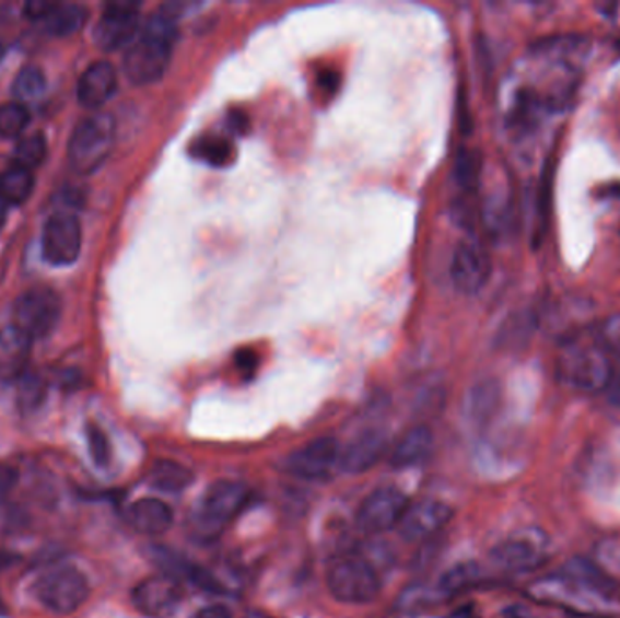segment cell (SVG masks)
<instances>
[{
    "instance_id": "obj_12",
    "label": "cell",
    "mask_w": 620,
    "mask_h": 618,
    "mask_svg": "<svg viewBox=\"0 0 620 618\" xmlns=\"http://www.w3.org/2000/svg\"><path fill=\"white\" fill-rule=\"evenodd\" d=\"M340 452L335 438L313 439L286 455L285 470L303 481H324L340 466Z\"/></svg>"
},
{
    "instance_id": "obj_13",
    "label": "cell",
    "mask_w": 620,
    "mask_h": 618,
    "mask_svg": "<svg viewBox=\"0 0 620 618\" xmlns=\"http://www.w3.org/2000/svg\"><path fill=\"white\" fill-rule=\"evenodd\" d=\"M82 248V225L71 212H57L44 225L43 253L49 264L71 265Z\"/></svg>"
},
{
    "instance_id": "obj_18",
    "label": "cell",
    "mask_w": 620,
    "mask_h": 618,
    "mask_svg": "<svg viewBox=\"0 0 620 618\" xmlns=\"http://www.w3.org/2000/svg\"><path fill=\"white\" fill-rule=\"evenodd\" d=\"M117 69L106 60L91 63L79 80V102L87 109L104 106L117 91Z\"/></svg>"
},
{
    "instance_id": "obj_24",
    "label": "cell",
    "mask_w": 620,
    "mask_h": 618,
    "mask_svg": "<svg viewBox=\"0 0 620 618\" xmlns=\"http://www.w3.org/2000/svg\"><path fill=\"white\" fill-rule=\"evenodd\" d=\"M33 187H35V178L32 171L11 165L10 170H5L0 176V198L8 206H21L32 196Z\"/></svg>"
},
{
    "instance_id": "obj_19",
    "label": "cell",
    "mask_w": 620,
    "mask_h": 618,
    "mask_svg": "<svg viewBox=\"0 0 620 618\" xmlns=\"http://www.w3.org/2000/svg\"><path fill=\"white\" fill-rule=\"evenodd\" d=\"M32 343V339L13 325L0 330V381L13 383L26 374Z\"/></svg>"
},
{
    "instance_id": "obj_33",
    "label": "cell",
    "mask_w": 620,
    "mask_h": 618,
    "mask_svg": "<svg viewBox=\"0 0 620 618\" xmlns=\"http://www.w3.org/2000/svg\"><path fill=\"white\" fill-rule=\"evenodd\" d=\"M85 438H87L91 459L95 460V465H109V460H112V444H109L106 432H104L98 424L87 423V427H85Z\"/></svg>"
},
{
    "instance_id": "obj_34",
    "label": "cell",
    "mask_w": 620,
    "mask_h": 618,
    "mask_svg": "<svg viewBox=\"0 0 620 618\" xmlns=\"http://www.w3.org/2000/svg\"><path fill=\"white\" fill-rule=\"evenodd\" d=\"M481 162L473 151H461L456 162V178L465 189L478 186Z\"/></svg>"
},
{
    "instance_id": "obj_45",
    "label": "cell",
    "mask_w": 620,
    "mask_h": 618,
    "mask_svg": "<svg viewBox=\"0 0 620 618\" xmlns=\"http://www.w3.org/2000/svg\"><path fill=\"white\" fill-rule=\"evenodd\" d=\"M5 615V604L2 600V595H0V617H4Z\"/></svg>"
},
{
    "instance_id": "obj_42",
    "label": "cell",
    "mask_w": 620,
    "mask_h": 618,
    "mask_svg": "<svg viewBox=\"0 0 620 618\" xmlns=\"http://www.w3.org/2000/svg\"><path fill=\"white\" fill-rule=\"evenodd\" d=\"M319 85H321V90L336 91L338 90V77H336L335 73L321 74V82H319Z\"/></svg>"
},
{
    "instance_id": "obj_37",
    "label": "cell",
    "mask_w": 620,
    "mask_h": 618,
    "mask_svg": "<svg viewBox=\"0 0 620 618\" xmlns=\"http://www.w3.org/2000/svg\"><path fill=\"white\" fill-rule=\"evenodd\" d=\"M16 482H19V471L13 466L0 463V497L8 495L16 487Z\"/></svg>"
},
{
    "instance_id": "obj_41",
    "label": "cell",
    "mask_w": 620,
    "mask_h": 618,
    "mask_svg": "<svg viewBox=\"0 0 620 618\" xmlns=\"http://www.w3.org/2000/svg\"><path fill=\"white\" fill-rule=\"evenodd\" d=\"M229 120L233 124L234 131L245 132V129H247V117L242 112L231 113Z\"/></svg>"
},
{
    "instance_id": "obj_21",
    "label": "cell",
    "mask_w": 620,
    "mask_h": 618,
    "mask_svg": "<svg viewBox=\"0 0 620 618\" xmlns=\"http://www.w3.org/2000/svg\"><path fill=\"white\" fill-rule=\"evenodd\" d=\"M434 448V433L429 427L419 424L399 438L398 443L394 444L388 452V460L394 468H409L419 465L429 457Z\"/></svg>"
},
{
    "instance_id": "obj_30",
    "label": "cell",
    "mask_w": 620,
    "mask_h": 618,
    "mask_svg": "<svg viewBox=\"0 0 620 618\" xmlns=\"http://www.w3.org/2000/svg\"><path fill=\"white\" fill-rule=\"evenodd\" d=\"M30 124V113L22 102H8L0 106V137H21Z\"/></svg>"
},
{
    "instance_id": "obj_46",
    "label": "cell",
    "mask_w": 620,
    "mask_h": 618,
    "mask_svg": "<svg viewBox=\"0 0 620 618\" xmlns=\"http://www.w3.org/2000/svg\"><path fill=\"white\" fill-rule=\"evenodd\" d=\"M613 381H617V383H619L620 386V366H619V371H616V380Z\"/></svg>"
},
{
    "instance_id": "obj_16",
    "label": "cell",
    "mask_w": 620,
    "mask_h": 618,
    "mask_svg": "<svg viewBox=\"0 0 620 618\" xmlns=\"http://www.w3.org/2000/svg\"><path fill=\"white\" fill-rule=\"evenodd\" d=\"M454 518V510L446 502L418 501L410 502L401 523H399V535L407 543H423L441 534Z\"/></svg>"
},
{
    "instance_id": "obj_39",
    "label": "cell",
    "mask_w": 620,
    "mask_h": 618,
    "mask_svg": "<svg viewBox=\"0 0 620 618\" xmlns=\"http://www.w3.org/2000/svg\"><path fill=\"white\" fill-rule=\"evenodd\" d=\"M191 618H233V614L222 604H212V606L198 609L197 614L192 615Z\"/></svg>"
},
{
    "instance_id": "obj_22",
    "label": "cell",
    "mask_w": 620,
    "mask_h": 618,
    "mask_svg": "<svg viewBox=\"0 0 620 618\" xmlns=\"http://www.w3.org/2000/svg\"><path fill=\"white\" fill-rule=\"evenodd\" d=\"M501 405V386L495 380L479 381L468 392L467 416L476 427H484L492 421Z\"/></svg>"
},
{
    "instance_id": "obj_27",
    "label": "cell",
    "mask_w": 620,
    "mask_h": 618,
    "mask_svg": "<svg viewBox=\"0 0 620 618\" xmlns=\"http://www.w3.org/2000/svg\"><path fill=\"white\" fill-rule=\"evenodd\" d=\"M481 579V570L473 562H461L452 565L451 570L445 571V575L440 579V592L443 595H457L467 592L476 582Z\"/></svg>"
},
{
    "instance_id": "obj_3",
    "label": "cell",
    "mask_w": 620,
    "mask_h": 618,
    "mask_svg": "<svg viewBox=\"0 0 620 618\" xmlns=\"http://www.w3.org/2000/svg\"><path fill=\"white\" fill-rule=\"evenodd\" d=\"M555 366L564 385L586 394H599L610 388L616 380V369L605 345L594 343L581 334L562 343Z\"/></svg>"
},
{
    "instance_id": "obj_7",
    "label": "cell",
    "mask_w": 620,
    "mask_h": 618,
    "mask_svg": "<svg viewBox=\"0 0 620 618\" xmlns=\"http://www.w3.org/2000/svg\"><path fill=\"white\" fill-rule=\"evenodd\" d=\"M115 145V120L112 115L98 113L77 126L69 138V162L80 175L101 170Z\"/></svg>"
},
{
    "instance_id": "obj_36",
    "label": "cell",
    "mask_w": 620,
    "mask_h": 618,
    "mask_svg": "<svg viewBox=\"0 0 620 618\" xmlns=\"http://www.w3.org/2000/svg\"><path fill=\"white\" fill-rule=\"evenodd\" d=\"M59 2H49V0H32L27 2L26 8H24V13L33 21H46V16L55 10V5Z\"/></svg>"
},
{
    "instance_id": "obj_29",
    "label": "cell",
    "mask_w": 620,
    "mask_h": 618,
    "mask_svg": "<svg viewBox=\"0 0 620 618\" xmlns=\"http://www.w3.org/2000/svg\"><path fill=\"white\" fill-rule=\"evenodd\" d=\"M46 399V383L37 374H24L19 380L16 388V405L21 412L32 413L43 405Z\"/></svg>"
},
{
    "instance_id": "obj_20",
    "label": "cell",
    "mask_w": 620,
    "mask_h": 618,
    "mask_svg": "<svg viewBox=\"0 0 620 618\" xmlns=\"http://www.w3.org/2000/svg\"><path fill=\"white\" fill-rule=\"evenodd\" d=\"M175 521V513L169 504L154 497L138 499L128 508V523L138 534L159 537L169 532Z\"/></svg>"
},
{
    "instance_id": "obj_4",
    "label": "cell",
    "mask_w": 620,
    "mask_h": 618,
    "mask_svg": "<svg viewBox=\"0 0 620 618\" xmlns=\"http://www.w3.org/2000/svg\"><path fill=\"white\" fill-rule=\"evenodd\" d=\"M249 488L233 479H218L206 488L198 506L189 515V532L197 539L211 540L238 517L249 502Z\"/></svg>"
},
{
    "instance_id": "obj_35",
    "label": "cell",
    "mask_w": 620,
    "mask_h": 618,
    "mask_svg": "<svg viewBox=\"0 0 620 618\" xmlns=\"http://www.w3.org/2000/svg\"><path fill=\"white\" fill-rule=\"evenodd\" d=\"M600 341L605 345L606 350H611L620 358V312L606 319L605 325L600 328Z\"/></svg>"
},
{
    "instance_id": "obj_9",
    "label": "cell",
    "mask_w": 620,
    "mask_h": 618,
    "mask_svg": "<svg viewBox=\"0 0 620 618\" xmlns=\"http://www.w3.org/2000/svg\"><path fill=\"white\" fill-rule=\"evenodd\" d=\"M60 317V300L48 289H33L16 300L13 327L35 341L54 333Z\"/></svg>"
},
{
    "instance_id": "obj_28",
    "label": "cell",
    "mask_w": 620,
    "mask_h": 618,
    "mask_svg": "<svg viewBox=\"0 0 620 618\" xmlns=\"http://www.w3.org/2000/svg\"><path fill=\"white\" fill-rule=\"evenodd\" d=\"M46 153H48L46 138L40 132H33V135H27V137L22 138L21 142L16 143L13 159H15V165H19V167L32 171L43 164Z\"/></svg>"
},
{
    "instance_id": "obj_25",
    "label": "cell",
    "mask_w": 620,
    "mask_h": 618,
    "mask_svg": "<svg viewBox=\"0 0 620 618\" xmlns=\"http://www.w3.org/2000/svg\"><path fill=\"white\" fill-rule=\"evenodd\" d=\"M87 21V10L80 4H57L55 10L46 16L43 22L44 30L57 35V37H68L79 32Z\"/></svg>"
},
{
    "instance_id": "obj_2",
    "label": "cell",
    "mask_w": 620,
    "mask_h": 618,
    "mask_svg": "<svg viewBox=\"0 0 620 618\" xmlns=\"http://www.w3.org/2000/svg\"><path fill=\"white\" fill-rule=\"evenodd\" d=\"M530 595L542 603L581 615H606L611 606L610 592L606 590V576L597 565L584 562L570 568L566 573L534 582Z\"/></svg>"
},
{
    "instance_id": "obj_11",
    "label": "cell",
    "mask_w": 620,
    "mask_h": 618,
    "mask_svg": "<svg viewBox=\"0 0 620 618\" xmlns=\"http://www.w3.org/2000/svg\"><path fill=\"white\" fill-rule=\"evenodd\" d=\"M134 608L149 618H169L184 600L182 582L167 573L149 575L138 582L131 593Z\"/></svg>"
},
{
    "instance_id": "obj_23",
    "label": "cell",
    "mask_w": 620,
    "mask_h": 618,
    "mask_svg": "<svg viewBox=\"0 0 620 618\" xmlns=\"http://www.w3.org/2000/svg\"><path fill=\"white\" fill-rule=\"evenodd\" d=\"M192 481H195V474L187 466L173 459L154 460L153 466L149 468V482L154 490H160V492H186Z\"/></svg>"
},
{
    "instance_id": "obj_5",
    "label": "cell",
    "mask_w": 620,
    "mask_h": 618,
    "mask_svg": "<svg viewBox=\"0 0 620 618\" xmlns=\"http://www.w3.org/2000/svg\"><path fill=\"white\" fill-rule=\"evenodd\" d=\"M325 582L330 595L343 604H371L382 593V579L376 568L360 556H340L330 560Z\"/></svg>"
},
{
    "instance_id": "obj_17",
    "label": "cell",
    "mask_w": 620,
    "mask_h": 618,
    "mask_svg": "<svg viewBox=\"0 0 620 618\" xmlns=\"http://www.w3.org/2000/svg\"><path fill=\"white\" fill-rule=\"evenodd\" d=\"M388 454L387 433L366 429L340 452V468L347 474H365Z\"/></svg>"
},
{
    "instance_id": "obj_32",
    "label": "cell",
    "mask_w": 620,
    "mask_h": 618,
    "mask_svg": "<svg viewBox=\"0 0 620 618\" xmlns=\"http://www.w3.org/2000/svg\"><path fill=\"white\" fill-rule=\"evenodd\" d=\"M594 564L608 579L620 576V537L600 543L597 553H595Z\"/></svg>"
},
{
    "instance_id": "obj_14",
    "label": "cell",
    "mask_w": 620,
    "mask_h": 618,
    "mask_svg": "<svg viewBox=\"0 0 620 618\" xmlns=\"http://www.w3.org/2000/svg\"><path fill=\"white\" fill-rule=\"evenodd\" d=\"M140 26V5L137 2L107 4L95 27V43L106 51L131 46Z\"/></svg>"
},
{
    "instance_id": "obj_43",
    "label": "cell",
    "mask_w": 620,
    "mask_h": 618,
    "mask_svg": "<svg viewBox=\"0 0 620 618\" xmlns=\"http://www.w3.org/2000/svg\"><path fill=\"white\" fill-rule=\"evenodd\" d=\"M476 617V609H473L472 604H468V606H461V608H457L456 611H452L451 617L448 618H473Z\"/></svg>"
},
{
    "instance_id": "obj_38",
    "label": "cell",
    "mask_w": 620,
    "mask_h": 618,
    "mask_svg": "<svg viewBox=\"0 0 620 618\" xmlns=\"http://www.w3.org/2000/svg\"><path fill=\"white\" fill-rule=\"evenodd\" d=\"M236 366L244 374H255L256 366H258V355L253 350H242L236 354Z\"/></svg>"
},
{
    "instance_id": "obj_10",
    "label": "cell",
    "mask_w": 620,
    "mask_h": 618,
    "mask_svg": "<svg viewBox=\"0 0 620 618\" xmlns=\"http://www.w3.org/2000/svg\"><path fill=\"white\" fill-rule=\"evenodd\" d=\"M409 506V497L399 488H376L365 497V501L361 502L355 523L365 534H385L388 529L398 528Z\"/></svg>"
},
{
    "instance_id": "obj_6",
    "label": "cell",
    "mask_w": 620,
    "mask_h": 618,
    "mask_svg": "<svg viewBox=\"0 0 620 618\" xmlns=\"http://www.w3.org/2000/svg\"><path fill=\"white\" fill-rule=\"evenodd\" d=\"M32 593L49 611L71 615L87 603L91 587L87 576L79 568L65 564L40 573L32 584Z\"/></svg>"
},
{
    "instance_id": "obj_47",
    "label": "cell",
    "mask_w": 620,
    "mask_h": 618,
    "mask_svg": "<svg viewBox=\"0 0 620 618\" xmlns=\"http://www.w3.org/2000/svg\"><path fill=\"white\" fill-rule=\"evenodd\" d=\"M2 57H4V46L0 44V60H2Z\"/></svg>"
},
{
    "instance_id": "obj_40",
    "label": "cell",
    "mask_w": 620,
    "mask_h": 618,
    "mask_svg": "<svg viewBox=\"0 0 620 618\" xmlns=\"http://www.w3.org/2000/svg\"><path fill=\"white\" fill-rule=\"evenodd\" d=\"M21 557L13 553V551L4 550V548H0V570H8L11 565L16 564Z\"/></svg>"
},
{
    "instance_id": "obj_8",
    "label": "cell",
    "mask_w": 620,
    "mask_h": 618,
    "mask_svg": "<svg viewBox=\"0 0 620 618\" xmlns=\"http://www.w3.org/2000/svg\"><path fill=\"white\" fill-rule=\"evenodd\" d=\"M550 557V539L539 528L517 529L493 546L490 560L499 570L526 573L541 568Z\"/></svg>"
},
{
    "instance_id": "obj_44",
    "label": "cell",
    "mask_w": 620,
    "mask_h": 618,
    "mask_svg": "<svg viewBox=\"0 0 620 618\" xmlns=\"http://www.w3.org/2000/svg\"><path fill=\"white\" fill-rule=\"evenodd\" d=\"M5 214H8V203L0 198V228H2V223L5 222Z\"/></svg>"
},
{
    "instance_id": "obj_26",
    "label": "cell",
    "mask_w": 620,
    "mask_h": 618,
    "mask_svg": "<svg viewBox=\"0 0 620 618\" xmlns=\"http://www.w3.org/2000/svg\"><path fill=\"white\" fill-rule=\"evenodd\" d=\"M191 153L195 159L202 160L212 167H225L236 156L233 143L217 135L198 138L197 142H192Z\"/></svg>"
},
{
    "instance_id": "obj_31",
    "label": "cell",
    "mask_w": 620,
    "mask_h": 618,
    "mask_svg": "<svg viewBox=\"0 0 620 618\" xmlns=\"http://www.w3.org/2000/svg\"><path fill=\"white\" fill-rule=\"evenodd\" d=\"M44 90H46V77L35 66L21 69V73L16 74L15 82H13V93L21 102L37 98L43 95Z\"/></svg>"
},
{
    "instance_id": "obj_1",
    "label": "cell",
    "mask_w": 620,
    "mask_h": 618,
    "mask_svg": "<svg viewBox=\"0 0 620 618\" xmlns=\"http://www.w3.org/2000/svg\"><path fill=\"white\" fill-rule=\"evenodd\" d=\"M178 5H162L140 30L124 59V71L137 85L159 82L169 68L178 40Z\"/></svg>"
},
{
    "instance_id": "obj_15",
    "label": "cell",
    "mask_w": 620,
    "mask_h": 618,
    "mask_svg": "<svg viewBox=\"0 0 620 618\" xmlns=\"http://www.w3.org/2000/svg\"><path fill=\"white\" fill-rule=\"evenodd\" d=\"M492 275V259L478 240H465L454 253L451 276L457 291L478 294Z\"/></svg>"
}]
</instances>
